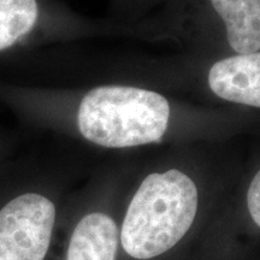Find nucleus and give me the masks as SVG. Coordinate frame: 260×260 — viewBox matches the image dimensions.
I'll use <instances>...</instances> for the list:
<instances>
[{
	"label": "nucleus",
	"instance_id": "nucleus-7",
	"mask_svg": "<svg viewBox=\"0 0 260 260\" xmlns=\"http://www.w3.org/2000/svg\"><path fill=\"white\" fill-rule=\"evenodd\" d=\"M38 15L37 0H0V51L27 35Z\"/></svg>",
	"mask_w": 260,
	"mask_h": 260
},
{
	"label": "nucleus",
	"instance_id": "nucleus-1",
	"mask_svg": "<svg viewBox=\"0 0 260 260\" xmlns=\"http://www.w3.org/2000/svg\"><path fill=\"white\" fill-rule=\"evenodd\" d=\"M197 211L198 189L188 175L176 169L148 175L123 220V249L141 260L168 252L186 235Z\"/></svg>",
	"mask_w": 260,
	"mask_h": 260
},
{
	"label": "nucleus",
	"instance_id": "nucleus-4",
	"mask_svg": "<svg viewBox=\"0 0 260 260\" xmlns=\"http://www.w3.org/2000/svg\"><path fill=\"white\" fill-rule=\"evenodd\" d=\"M207 80L211 90L220 99L260 107V52L216 61Z\"/></svg>",
	"mask_w": 260,
	"mask_h": 260
},
{
	"label": "nucleus",
	"instance_id": "nucleus-6",
	"mask_svg": "<svg viewBox=\"0 0 260 260\" xmlns=\"http://www.w3.org/2000/svg\"><path fill=\"white\" fill-rule=\"evenodd\" d=\"M224 21L226 39L237 54L260 50V0H211Z\"/></svg>",
	"mask_w": 260,
	"mask_h": 260
},
{
	"label": "nucleus",
	"instance_id": "nucleus-3",
	"mask_svg": "<svg viewBox=\"0 0 260 260\" xmlns=\"http://www.w3.org/2000/svg\"><path fill=\"white\" fill-rule=\"evenodd\" d=\"M56 220L53 203L28 193L0 210V260H44Z\"/></svg>",
	"mask_w": 260,
	"mask_h": 260
},
{
	"label": "nucleus",
	"instance_id": "nucleus-5",
	"mask_svg": "<svg viewBox=\"0 0 260 260\" xmlns=\"http://www.w3.org/2000/svg\"><path fill=\"white\" fill-rule=\"evenodd\" d=\"M118 230L111 217L94 212L80 220L71 236L67 260H116Z\"/></svg>",
	"mask_w": 260,
	"mask_h": 260
},
{
	"label": "nucleus",
	"instance_id": "nucleus-8",
	"mask_svg": "<svg viewBox=\"0 0 260 260\" xmlns=\"http://www.w3.org/2000/svg\"><path fill=\"white\" fill-rule=\"evenodd\" d=\"M247 206L254 223L260 228V170L251 182L247 193Z\"/></svg>",
	"mask_w": 260,
	"mask_h": 260
},
{
	"label": "nucleus",
	"instance_id": "nucleus-2",
	"mask_svg": "<svg viewBox=\"0 0 260 260\" xmlns=\"http://www.w3.org/2000/svg\"><path fill=\"white\" fill-rule=\"evenodd\" d=\"M170 105L161 94L130 86H100L84 95L77 124L84 139L107 148L160 141Z\"/></svg>",
	"mask_w": 260,
	"mask_h": 260
}]
</instances>
